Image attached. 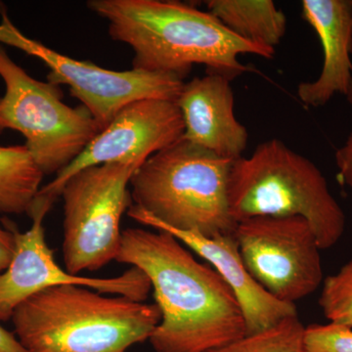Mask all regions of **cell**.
Instances as JSON below:
<instances>
[{
	"label": "cell",
	"instance_id": "1",
	"mask_svg": "<svg viewBox=\"0 0 352 352\" xmlns=\"http://www.w3.org/2000/svg\"><path fill=\"white\" fill-rule=\"evenodd\" d=\"M116 261L147 275L162 319L150 344L156 352H207L245 336L237 298L212 267L163 230L122 231Z\"/></svg>",
	"mask_w": 352,
	"mask_h": 352
},
{
	"label": "cell",
	"instance_id": "2",
	"mask_svg": "<svg viewBox=\"0 0 352 352\" xmlns=\"http://www.w3.org/2000/svg\"><path fill=\"white\" fill-rule=\"evenodd\" d=\"M92 12L107 22L113 41L133 51L132 69L184 80L194 65L232 80L249 68L242 54L271 59L275 51L238 38L208 11L166 0H89Z\"/></svg>",
	"mask_w": 352,
	"mask_h": 352
},
{
	"label": "cell",
	"instance_id": "3",
	"mask_svg": "<svg viewBox=\"0 0 352 352\" xmlns=\"http://www.w3.org/2000/svg\"><path fill=\"white\" fill-rule=\"evenodd\" d=\"M156 303L62 285L14 310V333L28 352H127L149 340L161 322Z\"/></svg>",
	"mask_w": 352,
	"mask_h": 352
},
{
	"label": "cell",
	"instance_id": "4",
	"mask_svg": "<svg viewBox=\"0 0 352 352\" xmlns=\"http://www.w3.org/2000/svg\"><path fill=\"white\" fill-rule=\"evenodd\" d=\"M233 162L180 139L132 175L129 217L157 230L232 235L237 226L228 197Z\"/></svg>",
	"mask_w": 352,
	"mask_h": 352
},
{
	"label": "cell",
	"instance_id": "5",
	"mask_svg": "<svg viewBox=\"0 0 352 352\" xmlns=\"http://www.w3.org/2000/svg\"><path fill=\"white\" fill-rule=\"evenodd\" d=\"M228 197L237 223L256 217H303L321 250L337 244L346 230V214L325 176L280 139H270L251 157L233 162Z\"/></svg>",
	"mask_w": 352,
	"mask_h": 352
},
{
	"label": "cell",
	"instance_id": "6",
	"mask_svg": "<svg viewBox=\"0 0 352 352\" xmlns=\"http://www.w3.org/2000/svg\"><path fill=\"white\" fill-rule=\"evenodd\" d=\"M0 132L15 131L44 175H58L82 154L102 126L87 109L65 104L59 85L30 76L0 44Z\"/></svg>",
	"mask_w": 352,
	"mask_h": 352
},
{
	"label": "cell",
	"instance_id": "7",
	"mask_svg": "<svg viewBox=\"0 0 352 352\" xmlns=\"http://www.w3.org/2000/svg\"><path fill=\"white\" fill-rule=\"evenodd\" d=\"M139 166L110 164L78 171L65 183L63 258L74 275L116 261L122 244L120 219L131 207L129 184Z\"/></svg>",
	"mask_w": 352,
	"mask_h": 352
},
{
	"label": "cell",
	"instance_id": "8",
	"mask_svg": "<svg viewBox=\"0 0 352 352\" xmlns=\"http://www.w3.org/2000/svg\"><path fill=\"white\" fill-rule=\"evenodd\" d=\"M234 237L251 276L280 302L295 305L322 286L321 248L303 217H252Z\"/></svg>",
	"mask_w": 352,
	"mask_h": 352
},
{
	"label": "cell",
	"instance_id": "9",
	"mask_svg": "<svg viewBox=\"0 0 352 352\" xmlns=\"http://www.w3.org/2000/svg\"><path fill=\"white\" fill-rule=\"evenodd\" d=\"M0 15V43L41 60L50 69L48 82L67 85L103 129L127 104L141 99L176 101L184 85V80L164 74L112 71L66 56L23 34L1 6Z\"/></svg>",
	"mask_w": 352,
	"mask_h": 352
},
{
	"label": "cell",
	"instance_id": "10",
	"mask_svg": "<svg viewBox=\"0 0 352 352\" xmlns=\"http://www.w3.org/2000/svg\"><path fill=\"white\" fill-rule=\"evenodd\" d=\"M50 210L43 201H32L27 212L32 220L31 228L25 233L13 229L15 254L8 268L0 273V321L11 320L15 308L30 296L62 285L87 287L104 295L126 296L136 302L147 300L152 289L151 282L135 266L113 278L74 275L60 267L54 252L46 243L43 224Z\"/></svg>",
	"mask_w": 352,
	"mask_h": 352
},
{
	"label": "cell",
	"instance_id": "11",
	"mask_svg": "<svg viewBox=\"0 0 352 352\" xmlns=\"http://www.w3.org/2000/svg\"><path fill=\"white\" fill-rule=\"evenodd\" d=\"M184 134L182 113L175 101L141 99L122 109L73 163L60 171L36 198L54 205L62 187L78 171L91 166L129 164L140 168L156 153L179 141Z\"/></svg>",
	"mask_w": 352,
	"mask_h": 352
},
{
	"label": "cell",
	"instance_id": "12",
	"mask_svg": "<svg viewBox=\"0 0 352 352\" xmlns=\"http://www.w3.org/2000/svg\"><path fill=\"white\" fill-rule=\"evenodd\" d=\"M231 80L210 74L184 82L176 104L182 113L183 139L223 159L243 157L249 133L236 119Z\"/></svg>",
	"mask_w": 352,
	"mask_h": 352
},
{
	"label": "cell",
	"instance_id": "13",
	"mask_svg": "<svg viewBox=\"0 0 352 352\" xmlns=\"http://www.w3.org/2000/svg\"><path fill=\"white\" fill-rule=\"evenodd\" d=\"M302 17L323 48L320 75L298 85V98L312 108L323 107L335 95L346 96L352 80V0H302Z\"/></svg>",
	"mask_w": 352,
	"mask_h": 352
},
{
	"label": "cell",
	"instance_id": "14",
	"mask_svg": "<svg viewBox=\"0 0 352 352\" xmlns=\"http://www.w3.org/2000/svg\"><path fill=\"white\" fill-rule=\"evenodd\" d=\"M166 232L205 259L230 287L244 315L245 335L261 332L287 317L298 315L295 305L273 298L251 276L241 258L234 234L207 238L192 232Z\"/></svg>",
	"mask_w": 352,
	"mask_h": 352
},
{
	"label": "cell",
	"instance_id": "15",
	"mask_svg": "<svg viewBox=\"0 0 352 352\" xmlns=\"http://www.w3.org/2000/svg\"><path fill=\"white\" fill-rule=\"evenodd\" d=\"M208 12L238 38L275 51L284 38L287 18L272 0H208Z\"/></svg>",
	"mask_w": 352,
	"mask_h": 352
},
{
	"label": "cell",
	"instance_id": "16",
	"mask_svg": "<svg viewBox=\"0 0 352 352\" xmlns=\"http://www.w3.org/2000/svg\"><path fill=\"white\" fill-rule=\"evenodd\" d=\"M43 176L25 145L0 146V212L27 214Z\"/></svg>",
	"mask_w": 352,
	"mask_h": 352
},
{
	"label": "cell",
	"instance_id": "17",
	"mask_svg": "<svg viewBox=\"0 0 352 352\" xmlns=\"http://www.w3.org/2000/svg\"><path fill=\"white\" fill-rule=\"evenodd\" d=\"M305 326L298 315L207 352H303Z\"/></svg>",
	"mask_w": 352,
	"mask_h": 352
},
{
	"label": "cell",
	"instance_id": "18",
	"mask_svg": "<svg viewBox=\"0 0 352 352\" xmlns=\"http://www.w3.org/2000/svg\"><path fill=\"white\" fill-rule=\"evenodd\" d=\"M319 305L329 323L352 329V258L324 278Z\"/></svg>",
	"mask_w": 352,
	"mask_h": 352
},
{
	"label": "cell",
	"instance_id": "19",
	"mask_svg": "<svg viewBox=\"0 0 352 352\" xmlns=\"http://www.w3.org/2000/svg\"><path fill=\"white\" fill-rule=\"evenodd\" d=\"M303 352H352V329L333 323L307 326Z\"/></svg>",
	"mask_w": 352,
	"mask_h": 352
},
{
	"label": "cell",
	"instance_id": "20",
	"mask_svg": "<svg viewBox=\"0 0 352 352\" xmlns=\"http://www.w3.org/2000/svg\"><path fill=\"white\" fill-rule=\"evenodd\" d=\"M340 182L352 188V132L335 153Z\"/></svg>",
	"mask_w": 352,
	"mask_h": 352
},
{
	"label": "cell",
	"instance_id": "21",
	"mask_svg": "<svg viewBox=\"0 0 352 352\" xmlns=\"http://www.w3.org/2000/svg\"><path fill=\"white\" fill-rule=\"evenodd\" d=\"M15 234L11 230L0 227V273L8 268L15 254Z\"/></svg>",
	"mask_w": 352,
	"mask_h": 352
},
{
	"label": "cell",
	"instance_id": "22",
	"mask_svg": "<svg viewBox=\"0 0 352 352\" xmlns=\"http://www.w3.org/2000/svg\"><path fill=\"white\" fill-rule=\"evenodd\" d=\"M0 352H28L15 333L0 326Z\"/></svg>",
	"mask_w": 352,
	"mask_h": 352
},
{
	"label": "cell",
	"instance_id": "23",
	"mask_svg": "<svg viewBox=\"0 0 352 352\" xmlns=\"http://www.w3.org/2000/svg\"><path fill=\"white\" fill-rule=\"evenodd\" d=\"M346 97L347 102H349V105L352 106V80L351 83V87H349V91H347Z\"/></svg>",
	"mask_w": 352,
	"mask_h": 352
}]
</instances>
